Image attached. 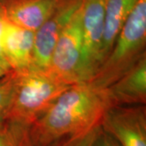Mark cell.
<instances>
[{
    "mask_svg": "<svg viewBox=\"0 0 146 146\" xmlns=\"http://www.w3.org/2000/svg\"><path fill=\"white\" fill-rule=\"evenodd\" d=\"M112 107L106 89L92 82L73 84L31 126L36 146L62 140H79L92 134Z\"/></svg>",
    "mask_w": 146,
    "mask_h": 146,
    "instance_id": "obj_1",
    "label": "cell"
},
{
    "mask_svg": "<svg viewBox=\"0 0 146 146\" xmlns=\"http://www.w3.org/2000/svg\"><path fill=\"white\" fill-rule=\"evenodd\" d=\"M14 87L7 120L33 125L72 85L50 71L31 68L15 72Z\"/></svg>",
    "mask_w": 146,
    "mask_h": 146,
    "instance_id": "obj_2",
    "label": "cell"
},
{
    "mask_svg": "<svg viewBox=\"0 0 146 146\" xmlns=\"http://www.w3.org/2000/svg\"><path fill=\"white\" fill-rule=\"evenodd\" d=\"M145 45L146 0H139L90 82L102 89L108 88L145 56Z\"/></svg>",
    "mask_w": 146,
    "mask_h": 146,
    "instance_id": "obj_3",
    "label": "cell"
},
{
    "mask_svg": "<svg viewBox=\"0 0 146 146\" xmlns=\"http://www.w3.org/2000/svg\"><path fill=\"white\" fill-rule=\"evenodd\" d=\"M49 71L70 85L89 82L94 78L84 53L80 7L58 37L53 51Z\"/></svg>",
    "mask_w": 146,
    "mask_h": 146,
    "instance_id": "obj_4",
    "label": "cell"
},
{
    "mask_svg": "<svg viewBox=\"0 0 146 146\" xmlns=\"http://www.w3.org/2000/svg\"><path fill=\"white\" fill-rule=\"evenodd\" d=\"M100 127L120 146H146L145 107L112 106L106 112Z\"/></svg>",
    "mask_w": 146,
    "mask_h": 146,
    "instance_id": "obj_5",
    "label": "cell"
},
{
    "mask_svg": "<svg viewBox=\"0 0 146 146\" xmlns=\"http://www.w3.org/2000/svg\"><path fill=\"white\" fill-rule=\"evenodd\" d=\"M82 0H65L51 17L34 33L32 67L49 71L53 51L68 23L81 6Z\"/></svg>",
    "mask_w": 146,
    "mask_h": 146,
    "instance_id": "obj_6",
    "label": "cell"
},
{
    "mask_svg": "<svg viewBox=\"0 0 146 146\" xmlns=\"http://www.w3.org/2000/svg\"><path fill=\"white\" fill-rule=\"evenodd\" d=\"M80 21L86 61L94 77L104 60V0H82Z\"/></svg>",
    "mask_w": 146,
    "mask_h": 146,
    "instance_id": "obj_7",
    "label": "cell"
},
{
    "mask_svg": "<svg viewBox=\"0 0 146 146\" xmlns=\"http://www.w3.org/2000/svg\"><path fill=\"white\" fill-rule=\"evenodd\" d=\"M65 0H9L2 8L6 19L17 26L35 32Z\"/></svg>",
    "mask_w": 146,
    "mask_h": 146,
    "instance_id": "obj_8",
    "label": "cell"
},
{
    "mask_svg": "<svg viewBox=\"0 0 146 146\" xmlns=\"http://www.w3.org/2000/svg\"><path fill=\"white\" fill-rule=\"evenodd\" d=\"M112 106H143L146 103V56L106 88Z\"/></svg>",
    "mask_w": 146,
    "mask_h": 146,
    "instance_id": "obj_9",
    "label": "cell"
},
{
    "mask_svg": "<svg viewBox=\"0 0 146 146\" xmlns=\"http://www.w3.org/2000/svg\"><path fill=\"white\" fill-rule=\"evenodd\" d=\"M34 32L11 23L6 19L2 47L11 72H21L31 68L33 56Z\"/></svg>",
    "mask_w": 146,
    "mask_h": 146,
    "instance_id": "obj_10",
    "label": "cell"
},
{
    "mask_svg": "<svg viewBox=\"0 0 146 146\" xmlns=\"http://www.w3.org/2000/svg\"><path fill=\"white\" fill-rule=\"evenodd\" d=\"M138 1L139 0H104V60L114 46L122 27Z\"/></svg>",
    "mask_w": 146,
    "mask_h": 146,
    "instance_id": "obj_11",
    "label": "cell"
},
{
    "mask_svg": "<svg viewBox=\"0 0 146 146\" xmlns=\"http://www.w3.org/2000/svg\"><path fill=\"white\" fill-rule=\"evenodd\" d=\"M31 126L6 120L0 125V146H36L32 135Z\"/></svg>",
    "mask_w": 146,
    "mask_h": 146,
    "instance_id": "obj_12",
    "label": "cell"
},
{
    "mask_svg": "<svg viewBox=\"0 0 146 146\" xmlns=\"http://www.w3.org/2000/svg\"><path fill=\"white\" fill-rule=\"evenodd\" d=\"M13 87L14 75L10 72L0 80V125L7 120Z\"/></svg>",
    "mask_w": 146,
    "mask_h": 146,
    "instance_id": "obj_13",
    "label": "cell"
},
{
    "mask_svg": "<svg viewBox=\"0 0 146 146\" xmlns=\"http://www.w3.org/2000/svg\"><path fill=\"white\" fill-rule=\"evenodd\" d=\"M89 146H120L114 138L98 127L94 131Z\"/></svg>",
    "mask_w": 146,
    "mask_h": 146,
    "instance_id": "obj_14",
    "label": "cell"
},
{
    "mask_svg": "<svg viewBox=\"0 0 146 146\" xmlns=\"http://www.w3.org/2000/svg\"><path fill=\"white\" fill-rule=\"evenodd\" d=\"M6 22V17L4 15L3 10L2 8V6H0V66L3 68L7 72H11L9 66L7 65L6 61L3 53V47H2V40H3V28Z\"/></svg>",
    "mask_w": 146,
    "mask_h": 146,
    "instance_id": "obj_15",
    "label": "cell"
},
{
    "mask_svg": "<svg viewBox=\"0 0 146 146\" xmlns=\"http://www.w3.org/2000/svg\"><path fill=\"white\" fill-rule=\"evenodd\" d=\"M94 131L89 136L79 140H62L59 141L61 146H89Z\"/></svg>",
    "mask_w": 146,
    "mask_h": 146,
    "instance_id": "obj_16",
    "label": "cell"
},
{
    "mask_svg": "<svg viewBox=\"0 0 146 146\" xmlns=\"http://www.w3.org/2000/svg\"><path fill=\"white\" fill-rule=\"evenodd\" d=\"M9 72H7V70H5L4 68H2V67L0 66V80L4 77L7 74H8Z\"/></svg>",
    "mask_w": 146,
    "mask_h": 146,
    "instance_id": "obj_17",
    "label": "cell"
}]
</instances>
